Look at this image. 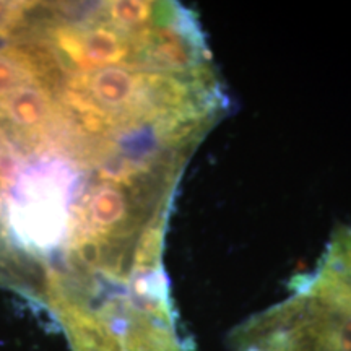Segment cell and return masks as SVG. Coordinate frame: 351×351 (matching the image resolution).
<instances>
[{"label": "cell", "instance_id": "1", "mask_svg": "<svg viewBox=\"0 0 351 351\" xmlns=\"http://www.w3.org/2000/svg\"><path fill=\"white\" fill-rule=\"evenodd\" d=\"M291 293L241 322L231 351H351V228H339Z\"/></svg>", "mask_w": 351, "mask_h": 351}]
</instances>
